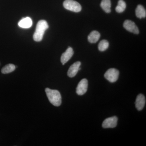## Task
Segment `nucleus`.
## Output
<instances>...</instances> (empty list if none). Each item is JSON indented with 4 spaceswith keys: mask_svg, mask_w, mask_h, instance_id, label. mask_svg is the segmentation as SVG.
Wrapping results in <instances>:
<instances>
[{
    "mask_svg": "<svg viewBox=\"0 0 146 146\" xmlns=\"http://www.w3.org/2000/svg\"><path fill=\"white\" fill-rule=\"evenodd\" d=\"M48 23L45 20L39 21L36 25V29L33 35L34 41L39 42L42 41L45 32L48 28Z\"/></svg>",
    "mask_w": 146,
    "mask_h": 146,
    "instance_id": "1",
    "label": "nucleus"
},
{
    "mask_svg": "<svg viewBox=\"0 0 146 146\" xmlns=\"http://www.w3.org/2000/svg\"><path fill=\"white\" fill-rule=\"evenodd\" d=\"M47 98L50 103L55 106H59L62 103V98L60 92L58 90L47 88L45 89Z\"/></svg>",
    "mask_w": 146,
    "mask_h": 146,
    "instance_id": "2",
    "label": "nucleus"
},
{
    "mask_svg": "<svg viewBox=\"0 0 146 146\" xmlns=\"http://www.w3.org/2000/svg\"><path fill=\"white\" fill-rule=\"evenodd\" d=\"M64 8L67 10L74 12H79L82 10L80 4L74 0H65L63 2Z\"/></svg>",
    "mask_w": 146,
    "mask_h": 146,
    "instance_id": "3",
    "label": "nucleus"
},
{
    "mask_svg": "<svg viewBox=\"0 0 146 146\" xmlns=\"http://www.w3.org/2000/svg\"><path fill=\"white\" fill-rule=\"evenodd\" d=\"M119 71L115 68H111L106 71L104 74V77L111 83L115 82L119 78Z\"/></svg>",
    "mask_w": 146,
    "mask_h": 146,
    "instance_id": "4",
    "label": "nucleus"
},
{
    "mask_svg": "<svg viewBox=\"0 0 146 146\" xmlns=\"http://www.w3.org/2000/svg\"><path fill=\"white\" fill-rule=\"evenodd\" d=\"M123 27L127 31L135 34H139V31L138 27L133 21L126 20L123 23Z\"/></svg>",
    "mask_w": 146,
    "mask_h": 146,
    "instance_id": "5",
    "label": "nucleus"
},
{
    "mask_svg": "<svg viewBox=\"0 0 146 146\" xmlns=\"http://www.w3.org/2000/svg\"><path fill=\"white\" fill-rule=\"evenodd\" d=\"M88 80L83 79L79 82L76 88V93L79 96H82L86 93L88 89Z\"/></svg>",
    "mask_w": 146,
    "mask_h": 146,
    "instance_id": "6",
    "label": "nucleus"
},
{
    "mask_svg": "<svg viewBox=\"0 0 146 146\" xmlns=\"http://www.w3.org/2000/svg\"><path fill=\"white\" fill-rule=\"evenodd\" d=\"M117 121L118 118L116 116H114L106 119L102 126L104 128L115 127L117 124Z\"/></svg>",
    "mask_w": 146,
    "mask_h": 146,
    "instance_id": "7",
    "label": "nucleus"
},
{
    "mask_svg": "<svg viewBox=\"0 0 146 146\" xmlns=\"http://www.w3.org/2000/svg\"><path fill=\"white\" fill-rule=\"evenodd\" d=\"M74 51L72 48L70 47H68L65 52L63 53L60 58V61L63 65L67 63L74 54Z\"/></svg>",
    "mask_w": 146,
    "mask_h": 146,
    "instance_id": "8",
    "label": "nucleus"
},
{
    "mask_svg": "<svg viewBox=\"0 0 146 146\" xmlns=\"http://www.w3.org/2000/svg\"><path fill=\"white\" fill-rule=\"evenodd\" d=\"M81 62L77 61L72 64L69 68L68 72V75L69 77L73 78L75 76L79 70L80 67L81 65Z\"/></svg>",
    "mask_w": 146,
    "mask_h": 146,
    "instance_id": "9",
    "label": "nucleus"
},
{
    "mask_svg": "<svg viewBox=\"0 0 146 146\" xmlns=\"http://www.w3.org/2000/svg\"><path fill=\"white\" fill-rule=\"evenodd\" d=\"M145 103L146 99L145 96L142 94H139L137 96L135 102L136 108L139 111H141L144 108Z\"/></svg>",
    "mask_w": 146,
    "mask_h": 146,
    "instance_id": "10",
    "label": "nucleus"
},
{
    "mask_svg": "<svg viewBox=\"0 0 146 146\" xmlns=\"http://www.w3.org/2000/svg\"><path fill=\"white\" fill-rule=\"evenodd\" d=\"M32 19L29 17L23 18L18 23V25L21 28L25 29L29 28L32 25Z\"/></svg>",
    "mask_w": 146,
    "mask_h": 146,
    "instance_id": "11",
    "label": "nucleus"
},
{
    "mask_svg": "<svg viewBox=\"0 0 146 146\" xmlns=\"http://www.w3.org/2000/svg\"><path fill=\"white\" fill-rule=\"evenodd\" d=\"M100 37V34L99 32L94 31L91 32L88 36V40L90 43L92 44L96 43Z\"/></svg>",
    "mask_w": 146,
    "mask_h": 146,
    "instance_id": "12",
    "label": "nucleus"
},
{
    "mask_svg": "<svg viewBox=\"0 0 146 146\" xmlns=\"http://www.w3.org/2000/svg\"><path fill=\"white\" fill-rule=\"evenodd\" d=\"M136 15L137 18L140 19L145 18L146 11L143 6L141 5L137 6L136 9Z\"/></svg>",
    "mask_w": 146,
    "mask_h": 146,
    "instance_id": "13",
    "label": "nucleus"
},
{
    "mask_svg": "<svg viewBox=\"0 0 146 146\" xmlns=\"http://www.w3.org/2000/svg\"><path fill=\"white\" fill-rule=\"evenodd\" d=\"M101 7L106 13L111 12V3L110 0H102Z\"/></svg>",
    "mask_w": 146,
    "mask_h": 146,
    "instance_id": "14",
    "label": "nucleus"
},
{
    "mask_svg": "<svg viewBox=\"0 0 146 146\" xmlns=\"http://www.w3.org/2000/svg\"><path fill=\"white\" fill-rule=\"evenodd\" d=\"M16 67L13 64H9L3 67L1 70V72L3 74H7L12 72L15 70Z\"/></svg>",
    "mask_w": 146,
    "mask_h": 146,
    "instance_id": "15",
    "label": "nucleus"
},
{
    "mask_svg": "<svg viewBox=\"0 0 146 146\" xmlns=\"http://www.w3.org/2000/svg\"><path fill=\"white\" fill-rule=\"evenodd\" d=\"M126 5L125 2L123 0H119L118 1V5L115 8L116 11L118 13H121L125 10Z\"/></svg>",
    "mask_w": 146,
    "mask_h": 146,
    "instance_id": "16",
    "label": "nucleus"
},
{
    "mask_svg": "<svg viewBox=\"0 0 146 146\" xmlns=\"http://www.w3.org/2000/svg\"><path fill=\"white\" fill-rule=\"evenodd\" d=\"M109 42L106 40H102L98 44V49L100 51L103 52L106 50L109 47Z\"/></svg>",
    "mask_w": 146,
    "mask_h": 146,
    "instance_id": "17",
    "label": "nucleus"
}]
</instances>
